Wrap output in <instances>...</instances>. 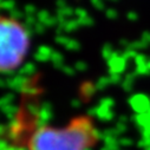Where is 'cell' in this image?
<instances>
[{"label":"cell","mask_w":150,"mask_h":150,"mask_svg":"<svg viewBox=\"0 0 150 150\" xmlns=\"http://www.w3.org/2000/svg\"><path fill=\"white\" fill-rule=\"evenodd\" d=\"M30 45L28 31L20 21L0 16V73L20 67L28 54Z\"/></svg>","instance_id":"cell-2"},{"label":"cell","mask_w":150,"mask_h":150,"mask_svg":"<svg viewBox=\"0 0 150 150\" xmlns=\"http://www.w3.org/2000/svg\"><path fill=\"white\" fill-rule=\"evenodd\" d=\"M99 132L90 116L72 118L63 127L40 125L28 138L27 150H91Z\"/></svg>","instance_id":"cell-1"}]
</instances>
